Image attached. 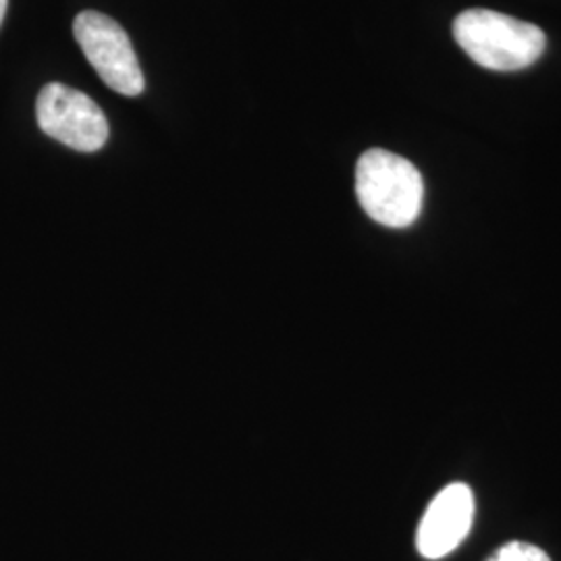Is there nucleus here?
Here are the masks:
<instances>
[{
	"label": "nucleus",
	"instance_id": "nucleus-1",
	"mask_svg": "<svg viewBox=\"0 0 561 561\" xmlns=\"http://www.w3.org/2000/svg\"><path fill=\"white\" fill-rule=\"evenodd\" d=\"M461 50L493 71H520L541 59L547 38L539 25L489 9H468L454 21Z\"/></svg>",
	"mask_w": 561,
	"mask_h": 561
},
{
	"label": "nucleus",
	"instance_id": "nucleus-2",
	"mask_svg": "<svg viewBox=\"0 0 561 561\" xmlns=\"http://www.w3.org/2000/svg\"><path fill=\"white\" fill-rule=\"evenodd\" d=\"M356 196L373 221L403 229L421 215L424 181L408 159L370 148L356 164Z\"/></svg>",
	"mask_w": 561,
	"mask_h": 561
},
{
	"label": "nucleus",
	"instance_id": "nucleus-3",
	"mask_svg": "<svg viewBox=\"0 0 561 561\" xmlns=\"http://www.w3.org/2000/svg\"><path fill=\"white\" fill-rule=\"evenodd\" d=\"M73 36L101 80L123 96H140L146 88L134 44L119 23L99 11H81Z\"/></svg>",
	"mask_w": 561,
	"mask_h": 561
},
{
	"label": "nucleus",
	"instance_id": "nucleus-4",
	"mask_svg": "<svg viewBox=\"0 0 561 561\" xmlns=\"http://www.w3.org/2000/svg\"><path fill=\"white\" fill-rule=\"evenodd\" d=\"M36 117L46 136L78 152H96L108 140V121L101 106L88 94L62 83L42 88Z\"/></svg>",
	"mask_w": 561,
	"mask_h": 561
},
{
	"label": "nucleus",
	"instance_id": "nucleus-5",
	"mask_svg": "<svg viewBox=\"0 0 561 561\" xmlns=\"http://www.w3.org/2000/svg\"><path fill=\"white\" fill-rule=\"evenodd\" d=\"M474 522V493L468 484L454 482L428 503L416 533L419 553L442 560L466 541Z\"/></svg>",
	"mask_w": 561,
	"mask_h": 561
},
{
	"label": "nucleus",
	"instance_id": "nucleus-6",
	"mask_svg": "<svg viewBox=\"0 0 561 561\" xmlns=\"http://www.w3.org/2000/svg\"><path fill=\"white\" fill-rule=\"evenodd\" d=\"M486 561H551L541 547L530 542L514 541L500 547Z\"/></svg>",
	"mask_w": 561,
	"mask_h": 561
},
{
	"label": "nucleus",
	"instance_id": "nucleus-7",
	"mask_svg": "<svg viewBox=\"0 0 561 561\" xmlns=\"http://www.w3.org/2000/svg\"><path fill=\"white\" fill-rule=\"evenodd\" d=\"M7 4H9V0H0V23L4 20V13H7Z\"/></svg>",
	"mask_w": 561,
	"mask_h": 561
}]
</instances>
